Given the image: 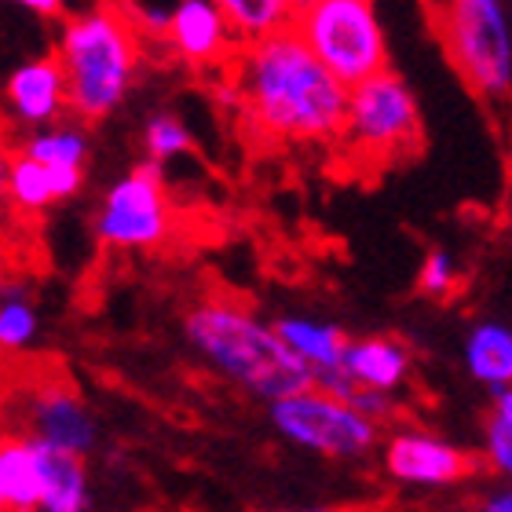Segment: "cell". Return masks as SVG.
<instances>
[{
  "instance_id": "1",
  "label": "cell",
  "mask_w": 512,
  "mask_h": 512,
  "mask_svg": "<svg viewBox=\"0 0 512 512\" xmlns=\"http://www.w3.org/2000/svg\"><path fill=\"white\" fill-rule=\"evenodd\" d=\"M231 99L246 132L271 147H337L348 118L341 77L311 52L293 26L249 41L227 66Z\"/></svg>"
},
{
  "instance_id": "2",
  "label": "cell",
  "mask_w": 512,
  "mask_h": 512,
  "mask_svg": "<svg viewBox=\"0 0 512 512\" xmlns=\"http://www.w3.org/2000/svg\"><path fill=\"white\" fill-rule=\"evenodd\" d=\"M183 341L198 355V363L260 403L315 384V374L275 330V319H260L253 308L231 297H205L191 304L183 315Z\"/></svg>"
},
{
  "instance_id": "3",
  "label": "cell",
  "mask_w": 512,
  "mask_h": 512,
  "mask_svg": "<svg viewBox=\"0 0 512 512\" xmlns=\"http://www.w3.org/2000/svg\"><path fill=\"white\" fill-rule=\"evenodd\" d=\"M139 37L143 33L118 4H88L66 15L55 37V55L63 63L74 118L99 125L125 107L143 59Z\"/></svg>"
},
{
  "instance_id": "4",
  "label": "cell",
  "mask_w": 512,
  "mask_h": 512,
  "mask_svg": "<svg viewBox=\"0 0 512 512\" xmlns=\"http://www.w3.org/2000/svg\"><path fill=\"white\" fill-rule=\"evenodd\" d=\"M425 139V121L414 88L392 66L366 77L348 92V118L337 147L359 165L388 169L395 161L417 154Z\"/></svg>"
},
{
  "instance_id": "5",
  "label": "cell",
  "mask_w": 512,
  "mask_h": 512,
  "mask_svg": "<svg viewBox=\"0 0 512 512\" xmlns=\"http://www.w3.org/2000/svg\"><path fill=\"white\" fill-rule=\"evenodd\" d=\"M436 33L472 96L487 103L512 96V19L505 0H443Z\"/></svg>"
},
{
  "instance_id": "6",
  "label": "cell",
  "mask_w": 512,
  "mask_h": 512,
  "mask_svg": "<svg viewBox=\"0 0 512 512\" xmlns=\"http://www.w3.org/2000/svg\"><path fill=\"white\" fill-rule=\"evenodd\" d=\"M267 421L289 447L319 454L330 461H359L370 458L381 447V428L374 417L341 395L326 392L319 384H308L300 392L267 403Z\"/></svg>"
},
{
  "instance_id": "7",
  "label": "cell",
  "mask_w": 512,
  "mask_h": 512,
  "mask_svg": "<svg viewBox=\"0 0 512 512\" xmlns=\"http://www.w3.org/2000/svg\"><path fill=\"white\" fill-rule=\"evenodd\" d=\"M293 30L348 88L392 66L377 0H319L293 15Z\"/></svg>"
},
{
  "instance_id": "8",
  "label": "cell",
  "mask_w": 512,
  "mask_h": 512,
  "mask_svg": "<svg viewBox=\"0 0 512 512\" xmlns=\"http://www.w3.org/2000/svg\"><path fill=\"white\" fill-rule=\"evenodd\" d=\"M172 220L176 209L169 198L165 165L143 158L103 191L92 213V235L103 249L147 253L169 242Z\"/></svg>"
},
{
  "instance_id": "9",
  "label": "cell",
  "mask_w": 512,
  "mask_h": 512,
  "mask_svg": "<svg viewBox=\"0 0 512 512\" xmlns=\"http://www.w3.org/2000/svg\"><path fill=\"white\" fill-rule=\"evenodd\" d=\"M384 472L403 487H454L476 472V461L450 439L425 428H395L381 439Z\"/></svg>"
},
{
  "instance_id": "10",
  "label": "cell",
  "mask_w": 512,
  "mask_h": 512,
  "mask_svg": "<svg viewBox=\"0 0 512 512\" xmlns=\"http://www.w3.org/2000/svg\"><path fill=\"white\" fill-rule=\"evenodd\" d=\"M161 44L191 70H227L242 48L216 0H176Z\"/></svg>"
},
{
  "instance_id": "11",
  "label": "cell",
  "mask_w": 512,
  "mask_h": 512,
  "mask_svg": "<svg viewBox=\"0 0 512 512\" xmlns=\"http://www.w3.org/2000/svg\"><path fill=\"white\" fill-rule=\"evenodd\" d=\"M0 103L19 132L63 121L70 114V96H66V74L59 55H30L11 66L0 81Z\"/></svg>"
},
{
  "instance_id": "12",
  "label": "cell",
  "mask_w": 512,
  "mask_h": 512,
  "mask_svg": "<svg viewBox=\"0 0 512 512\" xmlns=\"http://www.w3.org/2000/svg\"><path fill=\"white\" fill-rule=\"evenodd\" d=\"M22 436H33L66 454L88 458L99 443V425L92 406L63 384H48L26 395L22 403Z\"/></svg>"
},
{
  "instance_id": "13",
  "label": "cell",
  "mask_w": 512,
  "mask_h": 512,
  "mask_svg": "<svg viewBox=\"0 0 512 512\" xmlns=\"http://www.w3.org/2000/svg\"><path fill=\"white\" fill-rule=\"evenodd\" d=\"M55 447L33 436L0 439V512H41Z\"/></svg>"
},
{
  "instance_id": "14",
  "label": "cell",
  "mask_w": 512,
  "mask_h": 512,
  "mask_svg": "<svg viewBox=\"0 0 512 512\" xmlns=\"http://www.w3.org/2000/svg\"><path fill=\"white\" fill-rule=\"evenodd\" d=\"M344 370L359 388L399 395L414 377V355L399 337H352Z\"/></svg>"
},
{
  "instance_id": "15",
  "label": "cell",
  "mask_w": 512,
  "mask_h": 512,
  "mask_svg": "<svg viewBox=\"0 0 512 512\" xmlns=\"http://www.w3.org/2000/svg\"><path fill=\"white\" fill-rule=\"evenodd\" d=\"M275 330L282 333V341L293 348L300 363L308 366L311 374H330L341 370L344 352H348V333L330 319H315V315H300V311H286L275 319Z\"/></svg>"
},
{
  "instance_id": "16",
  "label": "cell",
  "mask_w": 512,
  "mask_h": 512,
  "mask_svg": "<svg viewBox=\"0 0 512 512\" xmlns=\"http://www.w3.org/2000/svg\"><path fill=\"white\" fill-rule=\"evenodd\" d=\"M461 366L487 392L512 384V326L498 319L472 322L461 341Z\"/></svg>"
},
{
  "instance_id": "17",
  "label": "cell",
  "mask_w": 512,
  "mask_h": 512,
  "mask_svg": "<svg viewBox=\"0 0 512 512\" xmlns=\"http://www.w3.org/2000/svg\"><path fill=\"white\" fill-rule=\"evenodd\" d=\"M15 147L26 150L30 158L44 161L48 169H85L88 172L92 132H88V121L70 114V121H55V125L22 132V139Z\"/></svg>"
},
{
  "instance_id": "18",
  "label": "cell",
  "mask_w": 512,
  "mask_h": 512,
  "mask_svg": "<svg viewBox=\"0 0 512 512\" xmlns=\"http://www.w3.org/2000/svg\"><path fill=\"white\" fill-rule=\"evenodd\" d=\"M8 202L19 216H37V213H44V209H52V205H59L52 169H48L44 161L30 158V154L19 147H11Z\"/></svg>"
},
{
  "instance_id": "19",
  "label": "cell",
  "mask_w": 512,
  "mask_h": 512,
  "mask_svg": "<svg viewBox=\"0 0 512 512\" xmlns=\"http://www.w3.org/2000/svg\"><path fill=\"white\" fill-rule=\"evenodd\" d=\"M41 337V311L26 282H0V352H26Z\"/></svg>"
},
{
  "instance_id": "20",
  "label": "cell",
  "mask_w": 512,
  "mask_h": 512,
  "mask_svg": "<svg viewBox=\"0 0 512 512\" xmlns=\"http://www.w3.org/2000/svg\"><path fill=\"white\" fill-rule=\"evenodd\" d=\"M216 4L224 8L238 44L260 41V37L286 30V26H293V15H297V8L289 0H216Z\"/></svg>"
},
{
  "instance_id": "21",
  "label": "cell",
  "mask_w": 512,
  "mask_h": 512,
  "mask_svg": "<svg viewBox=\"0 0 512 512\" xmlns=\"http://www.w3.org/2000/svg\"><path fill=\"white\" fill-rule=\"evenodd\" d=\"M92 509V480L81 454L55 450L52 480L44 491L41 512H88Z\"/></svg>"
},
{
  "instance_id": "22",
  "label": "cell",
  "mask_w": 512,
  "mask_h": 512,
  "mask_svg": "<svg viewBox=\"0 0 512 512\" xmlns=\"http://www.w3.org/2000/svg\"><path fill=\"white\" fill-rule=\"evenodd\" d=\"M143 158L158 161V165H169L176 158H187L194 150V136L187 121L176 114L172 107H161V110H150L147 121H143Z\"/></svg>"
},
{
  "instance_id": "23",
  "label": "cell",
  "mask_w": 512,
  "mask_h": 512,
  "mask_svg": "<svg viewBox=\"0 0 512 512\" xmlns=\"http://www.w3.org/2000/svg\"><path fill=\"white\" fill-rule=\"evenodd\" d=\"M417 289L432 300H447L458 289V260L447 249H428V256L417 267Z\"/></svg>"
},
{
  "instance_id": "24",
  "label": "cell",
  "mask_w": 512,
  "mask_h": 512,
  "mask_svg": "<svg viewBox=\"0 0 512 512\" xmlns=\"http://www.w3.org/2000/svg\"><path fill=\"white\" fill-rule=\"evenodd\" d=\"M483 465L502 483H512V432L494 425L483 428Z\"/></svg>"
},
{
  "instance_id": "25",
  "label": "cell",
  "mask_w": 512,
  "mask_h": 512,
  "mask_svg": "<svg viewBox=\"0 0 512 512\" xmlns=\"http://www.w3.org/2000/svg\"><path fill=\"white\" fill-rule=\"evenodd\" d=\"M363 410L366 417H374L377 425H388V417H395V395L388 392H374V388H359V392L348 399Z\"/></svg>"
},
{
  "instance_id": "26",
  "label": "cell",
  "mask_w": 512,
  "mask_h": 512,
  "mask_svg": "<svg viewBox=\"0 0 512 512\" xmlns=\"http://www.w3.org/2000/svg\"><path fill=\"white\" fill-rule=\"evenodd\" d=\"M487 425L512 432V384L491 392V414H487Z\"/></svg>"
},
{
  "instance_id": "27",
  "label": "cell",
  "mask_w": 512,
  "mask_h": 512,
  "mask_svg": "<svg viewBox=\"0 0 512 512\" xmlns=\"http://www.w3.org/2000/svg\"><path fill=\"white\" fill-rule=\"evenodd\" d=\"M8 4L30 11V15H37V19H59L70 0H8Z\"/></svg>"
},
{
  "instance_id": "28",
  "label": "cell",
  "mask_w": 512,
  "mask_h": 512,
  "mask_svg": "<svg viewBox=\"0 0 512 512\" xmlns=\"http://www.w3.org/2000/svg\"><path fill=\"white\" fill-rule=\"evenodd\" d=\"M476 512H512V483H502L498 491H487Z\"/></svg>"
},
{
  "instance_id": "29",
  "label": "cell",
  "mask_w": 512,
  "mask_h": 512,
  "mask_svg": "<svg viewBox=\"0 0 512 512\" xmlns=\"http://www.w3.org/2000/svg\"><path fill=\"white\" fill-rule=\"evenodd\" d=\"M8 165H11V147L0 139V220H4V213L11 209V202H8Z\"/></svg>"
},
{
  "instance_id": "30",
  "label": "cell",
  "mask_w": 512,
  "mask_h": 512,
  "mask_svg": "<svg viewBox=\"0 0 512 512\" xmlns=\"http://www.w3.org/2000/svg\"><path fill=\"white\" fill-rule=\"evenodd\" d=\"M282 512H337V509H326V505H304V509H282Z\"/></svg>"
},
{
  "instance_id": "31",
  "label": "cell",
  "mask_w": 512,
  "mask_h": 512,
  "mask_svg": "<svg viewBox=\"0 0 512 512\" xmlns=\"http://www.w3.org/2000/svg\"><path fill=\"white\" fill-rule=\"evenodd\" d=\"M289 4H293V8H311V4H319V0H289Z\"/></svg>"
}]
</instances>
